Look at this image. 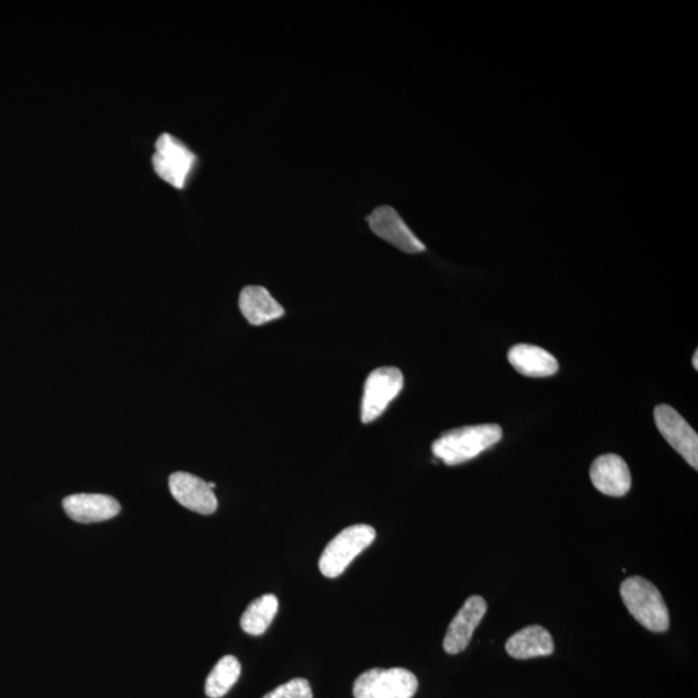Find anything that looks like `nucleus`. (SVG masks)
Instances as JSON below:
<instances>
[{
  "label": "nucleus",
  "mask_w": 698,
  "mask_h": 698,
  "mask_svg": "<svg viewBox=\"0 0 698 698\" xmlns=\"http://www.w3.org/2000/svg\"><path fill=\"white\" fill-rule=\"evenodd\" d=\"M504 436L498 425H477L455 428L442 434L432 443V452L448 465H457L474 460L477 455L496 446Z\"/></svg>",
  "instance_id": "1"
},
{
  "label": "nucleus",
  "mask_w": 698,
  "mask_h": 698,
  "mask_svg": "<svg viewBox=\"0 0 698 698\" xmlns=\"http://www.w3.org/2000/svg\"><path fill=\"white\" fill-rule=\"evenodd\" d=\"M621 598L629 613L646 630L665 632L671 627V615L658 588L643 577L622 582Z\"/></svg>",
  "instance_id": "2"
},
{
  "label": "nucleus",
  "mask_w": 698,
  "mask_h": 698,
  "mask_svg": "<svg viewBox=\"0 0 698 698\" xmlns=\"http://www.w3.org/2000/svg\"><path fill=\"white\" fill-rule=\"evenodd\" d=\"M375 537V529L365 526V524H358V526L341 530L327 544L322 558H319V571L327 578L339 577L348 568L349 564L374 542Z\"/></svg>",
  "instance_id": "3"
},
{
  "label": "nucleus",
  "mask_w": 698,
  "mask_h": 698,
  "mask_svg": "<svg viewBox=\"0 0 698 698\" xmlns=\"http://www.w3.org/2000/svg\"><path fill=\"white\" fill-rule=\"evenodd\" d=\"M417 690V676L403 667L372 668L353 685L354 698H413Z\"/></svg>",
  "instance_id": "4"
},
{
  "label": "nucleus",
  "mask_w": 698,
  "mask_h": 698,
  "mask_svg": "<svg viewBox=\"0 0 698 698\" xmlns=\"http://www.w3.org/2000/svg\"><path fill=\"white\" fill-rule=\"evenodd\" d=\"M151 159L158 177L177 189L187 187L198 165V156L183 142L170 134L158 137Z\"/></svg>",
  "instance_id": "5"
},
{
  "label": "nucleus",
  "mask_w": 698,
  "mask_h": 698,
  "mask_svg": "<svg viewBox=\"0 0 698 698\" xmlns=\"http://www.w3.org/2000/svg\"><path fill=\"white\" fill-rule=\"evenodd\" d=\"M404 387L402 370L394 367H383L374 370L368 376L361 403V420L372 424L387 409Z\"/></svg>",
  "instance_id": "6"
},
{
  "label": "nucleus",
  "mask_w": 698,
  "mask_h": 698,
  "mask_svg": "<svg viewBox=\"0 0 698 698\" xmlns=\"http://www.w3.org/2000/svg\"><path fill=\"white\" fill-rule=\"evenodd\" d=\"M654 420L661 435L689 465L698 469V436L687 420L674 407L658 405L654 410Z\"/></svg>",
  "instance_id": "7"
},
{
  "label": "nucleus",
  "mask_w": 698,
  "mask_h": 698,
  "mask_svg": "<svg viewBox=\"0 0 698 698\" xmlns=\"http://www.w3.org/2000/svg\"><path fill=\"white\" fill-rule=\"evenodd\" d=\"M370 229L378 237L406 254H419L426 251V245L407 227L403 217L391 206L376 207L367 217Z\"/></svg>",
  "instance_id": "8"
},
{
  "label": "nucleus",
  "mask_w": 698,
  "mask_h": 698,
  "mask_svg": "<svg viewBox=\"0 0 698 698\" xmlns=\"http://www.w3.org/2000/svg\"><path fill=\"white\" fill-rule=\"evenodd\" d=\"M172 497L188 510L201 515H213L217 510V499L209 483L188 472H174L169 479Z\"/></svg>",
  "instance_id": "9"
},
{
  "label": "nucleus",
  "mask_w": 698,
  "mask_h": 698,
  "mask_svg": "<svg viewBox=\"0 0 698 698\" xmlns=\"http://www.w3.org/2000/svg\"><path fill=\"white\" fill-rule=\"evenodd\" d=\"M488 610V605L482 596H471L465 600L460 612L450 622L446 638H443V650L449 654H458L468 649L472 635Z\"/></svg>",
  "instance_id": "10"
},
{
  "label": "nucleus",
  "mask_w": 698,
  "mask_h": 698,
  "mask_svg": "<svg viewBox=\"0 0 698 698\" xmlns=\"http://www.w3.org/2000/svg\"><path fill=\"white\" fill-rule=\"evenodd\" d=\"M63 507L71 520L81 524L111 520L122 510L120 502L106 494H72L64 498Z\"/></svg>",
  "instance_id": "11"
},
{
  "label": "nucleus",
  "mask_w": 698,
  "mask_h": 698,
  "mask_svg": "<svg viewBox=\"0 0 698 698\" xmlns=\"http://www.w3.org/2000/svg\"><path fill=\"white\" fill-rule=\"evenodd\" d=\"M596 489L610 497H623L631 489V472L627 462L617 454L596 458L590 470Z\"/></svg>",
  "instance_id": "12"
},
{
  "label": "nucleus",
  "mask_w": 698,
  "mask_h": 698,
  "mask_svg": "<svg viewBox=\"0 0 698 698\" xmlns=\"http://www.w3.org/2000/svg\"><path fill=\"white\" fill-rule=\"evenodd\" d=\"M239 309L254 326L274 322L285 315V309L263 286H246L239 294Z\"/></svg>",
  "instance_id": "13"
},
{
  "label": "nucleus",
  "mask_w": 698,
  "mask_h": 698,
  "mask_svg": "<svg viewBox=\"0 0 698 698\" xmlns=\"http://www.w3.org/2000/svg\"><path fill=\"white\" fill-rule=\"evenodd\" d=\"M508 361L516 372L529 378H547L558 373L554 356L537 346L518 345L508 352Z\"/></svg>",
  "instance_id": "14"
},
{
  "label": "nucleus",
  "mask_w": 698,
  "mask_h": 698,
  "mask_svg": "<svg viewBox=\"0 0 698 698\" xmlns=\"http://www.w3.org/2000/svg\"><path fill=\"white\" fill-rule=\"evenodd\" d=\"M506 651L516 660H529L551 656L555 651V644L547 629L533 624L508 639Z\"/></svg>",
  "instance_id": "15"
},
{
  "label": "nucleus",
  "mask_w": 698,
  "mask_h": 698,
  "mask_svg": "<svg viewBox=\"0 0 698 698\" xmlns=\"http://www.w3.org/2000/svg\"><path fill=\"white\" fill-rule=\"evenodd\" d=\"M279 612V599L273 594H266L254 600L241 617V628L246 634L263 635L271 627Z\"/></svg>",
  "instance_id": "16"
},
{
  "label": "nucleus",
  "mask_w": 698,
  "mask_h": 698,
  "mask_svg": "<svg viewBox=\"0 0 698 698\" xmlns=\"http://www.w3.org/2000/svg\"><path fill=\"white\" fill-rule=\"evenodd\" d=\"M241 675V664L235 656H225L207 676L205 693L210 698H222L236 685Z\"/></svg>",
  "instance_id": "17"
},
{
  "label": "nucleus",
  "mask_w": 698,
  "mask_h": 698,
  "mask_svg": "<svg viewBox=\"0 0 698 698\" xmlns=\"http://www.w3.org/2000/svg\"><path fill=\"white\" fill-rule=\"evenodd\" d=\"M263 698H314V694L307 679L296 678L273 689Z\"/></svg>",
  "instance_id": "18"
},
{
  "label": "nucleus",
  "mask_w": 698,
  "mask_h": 698,
  "mask_svg": "<svg viewBox=\"0 0 698 698\" xmlns=\"http://www.w3.org/2000/svg\"><path fill=\"white\" fill-rule=\"evenodd\" d=\"M693 363L695 369L698 370V351L695 352Z\"/></svg>",
  "instance_id": "19"
}]
</instances>
